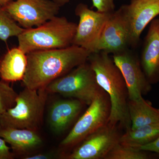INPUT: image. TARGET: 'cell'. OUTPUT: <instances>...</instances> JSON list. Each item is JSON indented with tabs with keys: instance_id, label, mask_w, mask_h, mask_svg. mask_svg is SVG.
Returning <instances> with one entry per match:
<instances>
[{
	"instance_id": "11",
	"label": "cell",
	"mask_w": 159,
	"mask_h": 159,
	"mask_svg": "<svg viewBox=\"0 0 159 159\" xmlns=\"http://www.w3.org/2000/svg\"><path fill=\"white\" fill-rule=\"evenodd\" d=\"M120 7L128 27L130 47L136 48L144 29L159 15V0H131Z\"/></svg>"
},
{
	"instance_id": "17",
	"label": "cell",
	"mask_w": 159,
	"mask_h": 159,
	"mask_svg": "<svg viewBox=\"0 0 159 159\" xmlns=\"http://www.w3.org/2000/svg\"><path fill=\"white\" fill-rule=\"evenodd\" d=\"M128 108L130 128L159 123V109L153 107L143 97L135 100L129 99Z\"/></svg>"
},
{
	"instance_id": "16",
	"label": "cell",
	"mask_w": 159,
	"mask_h": 159,
	"mask_svg": "<svg viewBox=\"0 0 159 159\" xmlns=\"http://www.w3.org/2000/svg\"><path fill=\"white\" fill-rule=\"evenodd\" d=\"M27 66V54L18 47L12 48L0 59V78L9 83L22 80Z\"/></svg>"
},
{
	"instance_id": "2",
	"label": "cell",
	"mask_w": 159,
	"mask_h": 159,
	"mask_svg": "<svg viewBox=\"0 0 159 159\" xmlns=\"http://www.w3.org/2000/svg\"><path fill=\"white\" fill-rule=\"evenodd\" d=\"M88 61L95 73L97 83L109 97L108 123L125 131L131 128L128 108V94L125 80L109 54L104 51L91 53Z\"/></svg>"
},
{
	"instance_id": "25",
	"label": "cell",
	"mask_w": 159,
	"mask_h": 159,
	"mask_svg": "<svg viewBox=\"0 0 159 159\" xmlns=\"http://www.w3.org/2000/svg\"><path fill=\"white\" fill-rule=\"evenodd\" d=\"M52 156L48 154L38 153L31 156H26L24 157V159H49L51 158Z\"/></svg>"
},
{
	"instance_id": "27",
	"label": "cell",
	"mask_w": 159,
	"mask_h": 159,
	"mask_svg": "<svg viewBox=\"0 0 159 159\" xmlns=\"http://www.w3.org/2000/svg\"><path fill=\"white\" fill-rule=\"evenodd\" d=\"M12 1H14V0H0V4L4 6L7 3Z\"/></svg>"
},
{
	"instance_id": "24",
	"label": "cell",
	"mask_w": 159,
	"mask_h": 159,
	"mask_svg": "<svg viewBox=\"0 0 159 159\" xmlns=\"http://www.w3.org/2000/svg\"><path fill=\"white\" fill-rule=\"evenodd\" d=\"M137 149L151 152L159 154V138L154 142L141 146Z\"/></svg>"
},
{
	"instance_id": "9",
	"label": "cell",
	"mask_w": 159,
	"mask_h": 159,
	"mask_svg": "<svg viewBox=\"0 0 159 159\" xmlns=\"http://www.w3.org/2000/svg\"><path fill=\"white\" fill-rule=\"evenodd\" d=\"M122 134L118 125L109 123L103 125L84 139L65 157L67 159H104L119 143Z\"/></svg>"
},
{
	"instance_id": "20",
	"label": "cell",
	"mask_w": 159,
	"mask_h": 159,
	"mask_svg": "<svg viewBox=\"0 0 159 159\" xmlns=\"http://www.w3.org/2000/svg\"><path fill=\"white\" fill-rule=\"evenodd\" d=\"M24 30L0 4V40L7 43L9 38L17 37Z\"/></svg>"
},
{
	"instance_id": "28",
	"label": "cell",
	"mask_w": 159,
	"mask_h": 159,
	"mask_svg": "<svg viewBox=\"0 0 159 159\" xmlns=\"http://www.w3.org/2000/svg\"><path fill=\"white\" fill-rule=\"evenodd\" d=\"M0 51H1V48H0Z\"/></svg>"
},
{
	"instance_id": "13",
	"label": "cell",
	"mask_w": 159,
	"mask_h": 159,
	"mask_svg": "<svg viewBox=\"0 0 159 159\" xmlns=\"http://www.w3.org/2000/svg\"><path fill=\"white\" fill-rule=\"evenodd\" d=\"M141 66L151 84L159 83V19L150 23L140 58Z\"/></svg>"
},
{
	"instance_id": "5",
	"label": "cell",
	"mask_w": 159,
	"mask_h": 159,
	"mask_svg": "<svg viewBox=\"0 0 159 159\" xmlns=\"http://www.w3.org/2000/svg\"><path fill=\"white\" fill-rule=\"evenodd\" d=\"M46 89L48 93H58L88 105L104 92L97 83L90 65L87 62L53 80Z\"/></svg>"
},
{
	"instance_id": "21",
	"label": "cell",
	"mask_w": 159,
	"mask_h": 159,
	"mask_svg": "<svg viewBox=\"0 0 159 159\" xmlns=\"http://www.w3.org/2000/svg\"><path fill=\"white\" fill-rule=\"evenodd\" d=\"M9 83L0 80V116L16 105L18 96Z\"/></svg>"
},
{
	"instance_id": "18",
	"label": "cell",
	"mask_w": 159,
	"mask_h": 159,
	"mask_svg": "<svg viewBox=\"0 0 159 159\" xmlns=\"http://www.w3.org/2000/svg\"><path fill=\"white\" fill-rule=\"evenodd\" d=\"M159 138V123L130 128L122 134L119 143L122 145L137 148L154 142Z\"/></svg>"
},
{
	"instance_id": "22",
	"label": "cell",
	"mask_w": 159,
	"mask_h": 159,
	"mask_svg": "<svg viewBox=\"0 0 159 159\" xmlns=\"http://www.w3.org/2000/svg\"><path fill=\"white\" fill-rule=\"evenodd\" d=\"M93 7L99 12L111 13L115 11V0H92Z\"/></svg>"
},
{
	"instance_id": "15",
	"label": "cell",
	"mask_w": 159,
	"mask_h": 159,
	"mask_svg": "<svg viewBox=\"0 0 159 159\" xmlns=\"http://www.w3.org/2000/svg\"><path fill=\"white\" fill-rule=\"evenodd\" d=\"M0 137L11 145L14 154L19 155H24L42 144V140L37 131L27 129L10 128L0 125Z\"/></svg>"
},
{
	"instance_id": "7",
	"label": "cell",
	"mask_w": 159,
	"mask_h": 159,
	"mask_svg": "<svg viewBox=\"0 0 159 159\" xmlns=\"http://www.w3.org/2000/svg\"><path fill=\"white\" fill-rule=\"evenodd\" d=\"M3 7L19 25L29 29L57 16L61 6L53 0H14Z\"/></svg>"
},
{
	"instance_id": "23",
	"label": "cell",
	"mask_w": 159,
	"mask_h": 159,
	"mask_svg": "<svg viewBox=\"0 0 159 159\" xmlns=\"http://www.w3.org/2000/svg\"><path fill=\"white\" fill-rule=\"evenodd\" d=\"M14 157V153L10 151L6 141L0 137V159H11Z\"/></svg>"
},
{
	"instance_id": "10",
	"label": "cell",
	"mask_w": 159,
	"mask_h": 159,
	"mask_svg": "<svg viewBox=\"0 0 159 159\" xmlns=\"http://www.w3.org/2000/svg\"><path fill=\"white\" fill-rule=\"evenodd\" d=\"M113 60L125 80L129 100L140 99L151 91L148 82L141 66L140 59L128 48L113 54Z\"/></svg>"
},
{
	"instance_id": "3",
	"label": "cell",
	"mask_w": 159,
	"mask_h": 159,
	"mask_svg": "<svg viewBox=\"0 0 159 159\" xmlns=\"http://www.w3.org/2000/svg\"><path fill=\"white\" fill-rule=\"evenodd\" d=\"M77 25L64 16H55L39 27L25 29L17 37L18 47L27 54L32 51L70 47Z\"/></svg>"
},
{
	"instance_id": "1",
	"label": "cell",
	"mask_w": 159,
	"mask_h": 159,
	"mask_svg": "<svg viewBox=\"0 0 159 159\" xmlns=\"http://www.w3.org/2000/svg\"><path fill=\"white\" fill-rule=\"evenodd\" d=\"M91 53L79 46L39 50L27 54V66L23 80L25 88L44 89L53 80L88 61Z\"/></svg>"
},
{
	"instance_id": "26",
	"label": "cell",
	"mask_w": 159,
	"mask_h": 159,
	"mask_svg": "<svg viewBox=\"0 0 159 159\" xmlns=\"http://www.w3.org/2000/svg\"><path fill=\"white\" fill-rule=\"evenodd\" d=\"M55 2L57 3V4L61 6H64L67 3L69 2L70 0H53Z\"/></svg>"
},
{
	"instance_id": "6",
	"label": "cell",
	"mask_w": 159,
	"mask_h": 159,
	"mask_svg": "<svg viewBox=\"0 0 159 159\" xmlns=\"http://www.w3.org/2000/svg\"><path fill=\"white\" fill-rule=\"evenodd\" d=\"M88 108L78 119L61 145L66 148L76 146L95 131L107 124L110 114L109 97L102 92L89 105Z\"/></svg>"
},
{
	"instance_id": "14",
	"label": "cell",
	"mask_w": 159,
	"mask_h": 159,
	"mask_svg": "<svg viewBox=\"0 0 159 159\" xmlns=\"http://www.w3.org/2000/svg\"><path fill=\"white\" fill-rule=\"evenodd\" d=\"M84 103L77 99L56 101L51 106L48 114V122L56 134L64 131L80 113Z\"/></svg>"
},
{
	"instance_id": "12",
	"label": "cell",
	"mask_w": 159,
	"mask_h": 159,
	"mask_svg": "<svg viewBox=\"0 0 159 159\" xmlns=\"http://www.w3.org/2000/svg\"><path fill=\"white\" fill-rule=\"evenodd\" d=\"M129 36L128 27L121 7L111 13L100 38L97 52L116 54L129 48Z\"/></svg>"
},
{
	"instance_id": "19",
	"label": "cell",
	"mask_w": 159,
	"mask_h": 159,
	"mask_svg": "<svg viewBox=\"0 0 159 159\" xmlns=\"http://www.w3.org/2000/svg\"><path fill=\"white\" fill-rule=\"evenodd\" d=\"M159 154L139 150L118 143L104 159H151L159 157Z\"/></svg>"
},
{
	"instance_id": "8",
	"label": "cell",
	"mask_w": 159,
	"mask_h": 159,
	"mask_svg": "<svg viewBox=\"0 0 159 159\" xmlns=\"http://www.w3.org/2000/svg\"><path fill=\"white\" fill-rule=\"evenodd\" d=\"M75 13L79 17V22L72 45L83 48L90 53L97 52L102 31L111 13L94 11L82 3L76 6Z\"/></svg>"
},
{
	"instance_id": "4",
	"label": "cell",
	"mask_w": 159,
	"mask_h": 159,
	"mask_svg": "<svg viewBox=\"0 0 159 159\" xmlns=\"http://www.w3.org/2000/svg\"><path fill=\"white\" fill-rule=\"evenodd\" d=\"M48 94L45 88H25L18 94L16 105L0 116V125L37 131L42 122Z\"/></svg>"
}]
</instances>
